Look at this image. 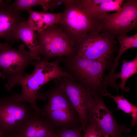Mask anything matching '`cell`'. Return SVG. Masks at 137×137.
<instances>
[{
    "label": "cell",
    "instance_id": "cell-32",
    "mask_svg": "<svg viewBox=\"0 0 137 137\" xmlns=\"http://www.w3.org/2000/svg\"><path fill=\"white\" fill-rule=\"evenodd\" d=\"M1 73H0V77H1Z\"/></svg>",
    "mask_w": 137,
    "mask_h": 137
},
{
    "label": "cell",
    "instance_id": "cell-6",
    "mask_svg": "<svg viewBox=\"0 0 137 137\" xmlns=\"http://www.w3.org/2000/svg\"><path fill=\"white\" fill-rule=\"evenodd\" d=\"M36 34L43 58L49 61L55 57H70L77 55L75 47L57 24Z\"/></svg>",
    "mask_w": 137,
    "mask_h": 137
},
{
    "label": "cell",
    "instance_id": "cell-1",
    "mask_svg": "<svg viewBox=\"0 0 137 137\" xmlns=\"http://www.w3.org/2000/svg\"><path fill=\"white\" fill-rule=\"evenodd\" d=\"M60 57L50 62L44 58L35 61L31 65L34 67L32 73L25 76H19L8 79L5 86L10 91L17 84L21 87L22 92L20 94L14 93L13 99L19 102H26L39 115L42 116V109L39 108L36 104V95L38 91L52 80L61 78H66L75 80L73 76L61 67Z\"/></svg>",
    "mask_w": 137,
    "mask_h": 137
},
{
    "label": "cell",
    "instance_id": "cell-12",
    "mask_svg": "<svg viewBox=\"0 0 137 137\" xmlns=\"http://www.w3.org/2000/svg\"><path fill=\"white\" fill-rule=\"evenodd\" d=\"M54 83V86L48 91L44 93L38 92L36 94L37 99L43 100H48L49 101L42 109L43 113L53 111L62 110L78 114L64 91L57 83L55 82Z\"/></svg>",
    "mask_w": 137,
    "mask_h": 137
},
{
    "label": "cell",
    "instance_id": "cell-14",
    "mask_svg": "<svg viewBox=\"0 0 137 137\" xmlns=\"http://www.w3.org/2000/svg\"><path fill=\"white\" fill-rule=\"evenodd\" d=\"M43 113V116L47 118L57 129L82 127L78 114L62 110L48 111Z\"/></svg>",
    "mask_w": 137,
    "mask_h": 137
},
{
    "label": "cell",
    "instance_id": "cell-15",
    "mask_svg": "<svg viewBox=\"0 0 137 137\" xmlns=\"http://www.w3.org/2000/svg\"><path fill=\"white\" fill-rule=\"evenodd\" d=\"M121 66L119 73H115L112 77V87L114 88L117 92L119 89L128 91L129 88L125 86L127 80L130 77L137 73V55L133 60L128 61L124 59Z\"/></svg>",
    "mask_w": 137,
    "mask_h": 137
},
{
    "label": "cell",
    "instance_id": "cell-27",
    "mask_svg": "<svg viewBox=\"0 0 137 137\" xmlns=\"http://www.w3.org/2000/svg\"><path fill=\"white\" fill-rule=\"evenodd\" d=\"M0 137H5L2 131L0 130Z\"/></svg>",
    "mask_w": 137,
    "mask_h": 137
},
{
    "label": "cell",
    "instance_id": "cell-18",
    "mask_svg": "<svg viewBox=\"0 0 137 137\" xmlns=\"http://www.w3.org/2000/svg\"><path fill=\"white\" fill-rule=\"evenodd\" d=\"M102 96H106L112 98L117 105V108L126 114L130 115L132 118L131 126H134L137 124V107L127 100L123 94L116 96L112 95L106 91Z\"/></svg>",
    "mask_w": 137,
    "mask_h": 137
},
{
    "label": "cell",
    "instance_id": "cell-17",
    "mask_svg": "<svg viewBox=\"0 0 137 137\" xmlns=\"http://www.w3.org/2000/svg\"><path fill=\"white\" fill-rule=\"evenodd\" d=\"M116 38L119 44L120 47L117 56L114 59L111 70L107 76L109 78H111L115 74V69L118 65L119 60L123 53L129 49L137 47V33L131 36L124 35L118 37Z\"/></svg>",
    "mask_w": 137,
    "mask_h": 137
},
{
    "label": "cell",
    "instance_id": "cell-28",
    "mask_svg": "<svg viewBox=\"0 0 137 137\" xmlns=\"http://www.w3.org/2000/svg\"><path fill=\"white\" fill-rule=\"evenodd\" d=\"M103 137H110L109 135L107 134H106Z\"/></svg>",
    "mask_w": 137,
    "mask_h": 137
},
{
    "label": "cell",
    "instance_id": "cell-7",
    "mask_svg": "<svg viewBox=\"0 0 137 137\" xmlns=\"http://www.w3.org/2000/svg\"><path fill=\"white\" fill-rule=\"evenodd\" d=\"M26 50L25 45L21 44L18 49H13L8 43L0 42V73L3 79L23 76L25 68L34 60L40 59Z\"/></svg>",
    "mask_w": 137,
    "mask_h": 137
},
{
    "label": "cell",
    "instance_id": "cell-26",
    "mask_svg": "<svg viewBox=\"0 0 137 137\" xmlns=\"http://www.w3.org/2000/svg\"><path fill=\"white\" fill-rule=\"evenodd\" d=\"M7 137H20L17 133L10 134Z\"/></svg>",
    "mask_w": 137,
    "mask_h": 137
},
{
    "label": "cell",
    "instance_id": "cell-16",
    "mask_svg": "<svg viewBox=\"0 0 137 137\" xmlns=\"http://www.w3.org/2000/svg\"><path fill=\"white\" fill-rule=\"evenodd\" d=\"M29 26L27 21L25 20L19 25L16 33L17 41H22L29 49V52L34 56L40 57L41 53L38 45L36 33Z\"/></svg>",
    "mask_w": 137,
    "mask_h": 137
},
{
    "label": "cell",
    "instance_id": "cell-4",
    "mask_svg": "<svg viewBox=\"0 0 137 137\" xmlns=\"http://www.w3.org/2000/svg\"><path fill=\"white\" fill-rule=\"evenodd\" d=\"M38 115L30 106L15 100L12 96L0 97V130L5 137L17 133Z\"/></svg>",
    "mask_w": 137,
    "mask_h": 137
},
{
    "label": "cell",
    "instance_id": "cell-3",
    "mask_svg": "<svg viewBox=\"0 0 137 137\" xmlns=\"http://www.w3.org/2000/svg\"><path fill=\"white\" fill-rule=\"evenodd\" d=\"M65 8L56 24L62 28L74 46L81 37L88 33H99L103 22L92 18L82 7L79 0H64Z\"/></svg>",
    "mask_w": 137,
    "mask_h": 137
},
{
    "label": "cell",
    "instance_id": "cell-19",
    "mask_svg": "<svg viewBox=\"0 0 137 137\" xmlns=\"http://www.w3.org/2000/svg\"><path fill=\"white\" fill-rule=\"evenodd\" d=\"M51 0H16L11 4L12 7L18 11H25L31 7L37 5L41 6L45 12L50 10Z\"/></svg>",
    "mask_w": 137,
    "mask_h": 137
},
{
    "label": "cell",
    "instance_id": "cell-20",
    "mask_svg": "<svg viewBox=\"0 0 137 137\" xmlns=\"http://www.w3.org/2000/svg\"><path fill=\"white\" fill-rule=\"evenodd\" d=\"M57 129L47 118L40 116L38 121L35 137L54 136Z\"/></svg>",
    "mask_w": 137,
    "mask_h": 137
},
{
    "label": "cell",
    "instance_id": "cell-2",
    "mask_svg": "<svg viewBox=\"0 0 137 137\" xmlns=\"http://www.w3.org/2000/svg\"><path fill=\"white\" fill-rule=\"evenodd\" d=\"M66 71L76 81L83 85L92 96L102 95L106 90L103 87V76L105 71L110 66V62L89 59L77 55L60 57Z\"/></svg>",
    "mask_w": 137,
    "mask_h": 137
},
{
    "label": "cell",
    "instance_id": "cell-31",
    "mask_svg": "<svg viewBox=\"0 0 137 137\" xmlns=\"http://www.w3.org/2000/svg\"><path fill=\"white\" fill-rule=\"evenodd\" d=\"M133 137H137V135H136V136H134Z\"/></svg>",
    "mask_w": 137,
    "mask_h": 137
},
{
    "label": "cell",
    "instance_id": "cell-8",
    "mask_svg": "<svg viewBox=\"0 0 137 137\" xmlns=\"http://www.w3.org/2000/svg\"><path fill=\"white\" fill-rule=\"evenodd\" d=\"M102 96L100 95L93 96V100L88 109V124L94 125L104 135L107 134L110 137H122L123 133L130 132V129L116 122L112 112L106 106Z\"/></svg>",
    "mask_w": 137,
    "mask_h": 137
},
{
    "label": "cell",
    "instance_id": "cell-30",
    "mask_svg": "<svg viewBox=\"0 0 137 137\" xmlns=\"http://www.w3.org/2000/svg\"><path fill=\"white\" fill-rule=\"evenodd\" d=\"M49 137H54V136H52Z\"/></svg>",
    "mask_w": 137,
    "mask_h": 137
},
{
    "label": "cell",
    "instance_id": "cell-13",
    "mask_svg": "<svg viewBox=\"0 0 137 137\" xmlns=\"http://www.w3.org/2000/svg\"><path fill=\"white\" fill-rule=\"evenodd\" d=\"M82 8L93 18L103 22L107 12L119 10L126 0H79Z\"/></svg>",
    "mask_w": 137,
    "mask_h": 137
},
{
    "label": "cell",
    "instance_id": "cell-5",
    "mask_svg": "<svg viewBox=\"0 0 137 137\" xmlns=\"http://www.w3.org/2000/svg\"><path fill=\"white\" fill-rule=\"evenodd\" d=\"M115 38L105 32L87 33L75 46L76 55L89 59L110 62L116 49Z\"/></svg>",
    "mask_w": 137,
    "mask_h": 137
},
{
    "label": "cell",
    "instance_id": "cell-24",
    "mask_svg": "<svg viewBox=\"0 0 137 137\" xmlns=\"http://www.w3.org/2000/svg\"><path fill=\"white\" fill-rule=\"evenodd\" d=\"M42 19L48 27L57 24L60 18L61 13H52L41 12Z\"/></svg>",
    "mask_w": 137,
    "mask_h": 137
},
{
    "label": "cell",
    "instance_id": "cell-11",
    "mask_svg": "<svg viewBox=\"0 0 137 137\" xmlns=\"http://www.w3.org/2000/svg\"><path fill=\"white\" fill-rule=\"evenodd\" d=\"M21 12L7 2L0 4V38L11 44L17 41L16 33L20 23L24 20Z\"/></svg>",
    "mask_w": 137,
    "mask_h": 137
},
{
    "label": "cell",
    "instance_id": "cell-29",
    "mask_svg": "<svg viewBox=\"0 0 137 137\" xmlns=\"http://www.w3.org/2000/svg\"><path fill=\"white\" fill-rule=\"evenodd\" d=\"M4 1L3 0H0V4L1 3H2Z\"/></svg>",
    "mask_w": 137,
    "mask_h": 137
},
{
    "label": "cell",
    "instance_id": "cell-23",
    "mask_svg": "<svg viewBox=\"0 0 137 137\" xmlns=\"http://www.w3.org/2000/svg\"><path fill=\"white\" fill-rule=\"evenodd\" d=\"M82 127L75 128H58L56 129L54 137H82L81 132Z\"/></svg>",
    "mask_w": 137,
    "mask_h": 137
},
{
    "label": "cell",
    "instance_id": "cell-22",
    "mask_svg": "<svg viewBox=\"0 0 137 137\" xmlns=\"http://www.w3.org/2000/svg\"><path fill=\"white\" fill-rule=\"evenodd\" d=\"M40 116L37 115L20 129L17 132L18 135L20 137H35L38 121Z\"/></svg>",
    "mask_w": 137,
    "mask_h": 137
},
{
    "label": "cell",
    "instance_id": "cell-9",
    "mask_svg": "<svg viewBox=\"0 0 137 137\" xmlns=\"http://www.w3.org/2000/svg\"><path fill=\"white\" fill-rule=\"evenodd\" d=\"M137 27V0L126 1L121 9L112 14L107 13L103 22L102 32L115 38L127 35Z\"/></svg>",
    "mask_w": 137,
    "mask_h": 137
},
{
    "label": "cell",
    "instance_id": "cell-21",
    "mask_svg": "<svg viewBox=\"0 0 137 137\" xmlns=\"http://www.w3.org/2000/svg\"><path fill=\"white\" fill-rule=\"evenodd\" d=\"M29 14V18L27 21L31 28L38 32H42L47 28L42 19L41 12L33 10L31 8L26 11Z\"/></svg>",
    "mask_w": 137,
    "mask_h": 137
},
{
    "label": "cell",
    "instance_id": "cell-25",
    "mask_svg": "<svg viewBox=\"0 0 137 137\" xmlns=\"http://www.w3.org/2000/svg\"><path fill=\"white\" fill-rule=\"evenodd\" d=\"M84 134L82 137H103L104 133L94 125L88 124L83 130Z\"/></svg>",
    "mask_w": 137,
    "mask_h": 137
},
{
    "label": "cell",
    "instance_id": "cell-10",
    "mask_svg": "<svg viewBox=\"0 0 137 137\" xmlns=\"http://www.w3.org/2000/svg\"><path fill=\"white\" fill-rule=\"evenodd\" d=\"M54 80L65 92L77 111L83 130L88 125V109L93 96L83 85L75 80L66 78Z\"/></svg>",
    "mask_w": 137,
    "mask_h": 137
}]
</instances>
